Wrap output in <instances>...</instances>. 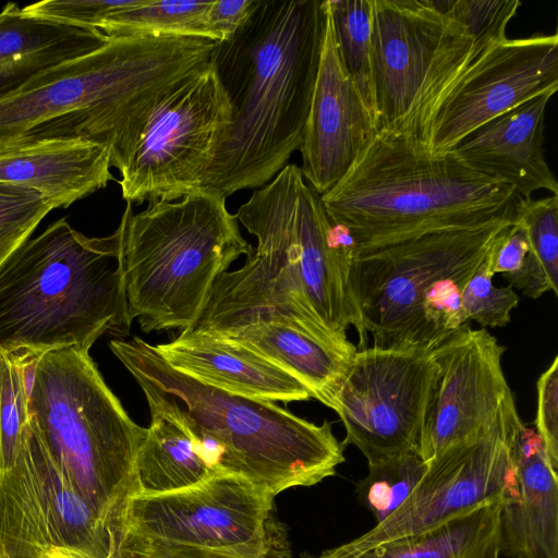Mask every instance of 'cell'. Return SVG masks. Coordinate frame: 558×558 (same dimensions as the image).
<instances>
[{"mask_svg":"<svg viewBox=\"0 0 558 558\" xmlns=\"http://www.w3.org/2000/svg\"><path fill=\"white\" fill-rule=\"evenodd\" d=\"M28 404L32 427L117 545L137 493L135 461L146 428L129 416L89 351L76 347L40 357Z\"/></svg>","mask_w":558,"mask_h":558,"instance_id":"ba28073f","label":"cell"},{"mask_svg":"<svg viewBox=\"0 0 558 558\" xmlns=\"http://www.w3.org/2000/svg\"><path fill=\"white\" fill-rule=\"evenodd\" d=\"M132 322L120 226L89 238L61 218L0 265V348L7 352L89 351L105 333L129 335Z\"/></svg>","mask_w":558,"mask_h":558,"instance_id":"8992f818","label":"cell"},{"mask_svg":"<svg viewBox=\"0 0 558 558\" xmlns=\"http://www.w3.org/2000/svg\"><path fill=\"white\" fill-rule=\"evenodd\" d=\"M429 350L438 372L418 440L426 462L482 433L514 401L501 366L506 348L485 328L466 323Z\"/></svg>","mask_w":558,"mask_h":558,"instance_id":"e0dca14e","label":"cell"},{"mask_svg":"<svg viewBox=\"0 0 558 558\" xmlns=\"http://www.w3.org/2000/svg\"><path fill=\"white\" fill-rule=\"evenodd\" d=\"M510 223L429 232L354 258L351 294L373 347L428 348L421 313L425 293L440 279L478 268L495 236Z\"/></svg>","mask_w":558,"mask_h":558,"instance_id":"30bf717a","label":"cell"},{"mask_svg":"<svg viewBox=\"0 0 558 558\" xmlns=\"http://www.w3.org/2000/svg\"><path fill=\"white\" fill-rule=\"evenodd\" d=\"M136 0H45L22 8L28 16L87 29H98L102 17Z\"/></svg>","mask_w":558,"mask_h":558,"instance_id":"d590c367","label":"cell"},{"mask_svg":"<svg viewBox=\"0 0 558 558\" xmlns=\"http://www.w3.org/2000/svg\"><path fill=\"white\" fill-rule=\"evenodd\" d=\"M231 121V105L209 61L180 84L149 118L120 173L124 201L140 205L201 192Z\"/></svg>","mask_w":558,"mask_h":558,"instance_id":"7c38bea8","label":"cell"},{"mask_svg":"<svg viewBox=\"0 0 558 558\" xmlns=\"http://www.w3.org/2000/svg\"><path fill=\"white\" fill-rule=\"evenodd\" d=\"M210 5L211 0H136L130 7L106 14L98 31L109 37H179L215 41L207 21Z\"/></svg>","mask_w":558,"mask_h":558,"instance_id":"83f0119b","label":"cell"},{"mask_svg":"<svg viewBox=\"0 0 558 558\" xmlns=\"http://www.w3.org/2000/svg\"><path fill=\"white\" fill-rule=\"evenodd\" d=\"M494 272L486 259L468 280L461 293V305L466 323L476 322L482 328L505 327L511 319L519 296L513 287H495Z\"/></svg>","mask_w":558,"mask_h":558,"instance_id":"d6a6232c","label":"cell"},{"mask_svg":"<svg viewBox=\"0 0 558 558\" xmlns=\"http://www.w3.org/2000/svg\"><path fill=\"white\" fill-rule=\"evenodd\" d=\"M257 0H211L207 21L216 43L231 39L246 23Z\"/></svg>","mask_w":558,"mask_h":558,"instance_id":"ab89813d","label":"cell"},{"mask_svg":"<svg viewBox=\"0 0 558 558\" xmlns=\"http://www.w3.org/2000/svg\"><path fill=\"white\" fill-rule=\"evenodd\" d=\"M434 7L460 24L484 54L507 39L506 29L517 14L519 0H432Z\"/></svg>","mask_w":558,"mask_h":558,"instance_id":"1f68e13d","label":"cell"},{"mask_svg":"<svg viewBox=\"0 0 558 558\" xmlns=\"http://www.w3.org/2000/svg\"><path fill=\"white\" fill-rule=\"evenodd\" d=\"M109 150L84 141H46L0 154V182L66 208L113 180Z\"/></svg>","mask_w":558,"mask_h":558,"instance_id":"7402d4cb","label":"cell"},{"mask_svg":"<svg viewBox=\"0 0 558 558\" xmlns=\"http://www.w3.org/2000/svg\"><path fill=\"white\" fill-rule=\"evenodd\" d=\"M234 215L257 246L243 267L214 281L197 318L179 336L220 337L256 320H278L350 360L357 351L347 337L353 326L359 350L367 348L349 281L354 244L335 232L300 167L287 163Z\"/></svg>","mask_w":558,"mask_h":558,"instance_id":"6da1fadb","label":"cell"},{"mask_svg":"<svg viewBox=\"0 0 558 558\" xmlns=\"http://www.w3.org/2000/svg\"><path fill=\"white\" fill-rule=\"evenodd\" d=\"M52 209L38 193L0 182V239L40 223Z\"/></svg>","mask_w":558,"mask_h":558,"instance_id":"8d00e7d4","label":"cell"},{"mask_svg":"<svg viewBox=\"0 0 558 558\" xmlns=\"http://www.w3.org/2000/svg\"><path fill=\"white\" fill-rule=\"evenodd\" d=\"M215 41L113 36L0 99V154L38 142L84 141L121 173L155 110L210 61Z\"/></svg>","mask_w":558,"mask_h":558,"instance_id":"7a4b0ae2","label":"cell"},{"mask_svg":"<svg viewBox=\"0 0 558 558\" xmlns=\"http://www.w3.org/2000/svg\"><path fill=\"white\" fill-rule=\"evenodd\" d=\"M319 65L299 150L306 182L323 195L349 171L378 132L377 121L347 72L328 1Z\"/></svg>","mask_w":558,"mask_h":558,"instance_id":"ac0fdd59","label":"cell"},{"mask_svg":"<svg viewBox=\"0 0 558 558\" xmlns=\"http://www.w3.org/2000/svg\"><path fill=\"white\" fill-rule=\"evenodd\" d=\"M558 89V35L506 39L472 63L439 101L421 143L450 151L492 119Z\"/></svg>","mask_w":558,"mask_h":558,"instance_id":"2e32d148","label":"cell"},{"mask_svg":"<svg viewBox=\"0 0 558 558\" xmlns=\"http://www.w3.org/2000/svg\"><path fill=\"white\" fill-rule=\"evenodd\" d=\"M499 498L428 531L381 543L356 558H499Z\"/></svg>","mask_w":558,"mask_h":558,"instance_id":"d4e9b609","label":"cell"},{"mask_svg":"<svg viewBox=\"0 0 558 558\" xmlns=\"http://www.w3.org/2000/svg\"><path fill=\"white\" fill-rule=\"evenodd\" d=\"M109 36L28 16L14 2L0 11V99L51 66L101 47Z\"/></svg>","mask_w":558,"mask_h":558,"instance_id":"603a6c76","label":"cell"},{"mask_svg":"<svg viewBox=\"0 0 558 558\" xmlns=\"http://www.w3.org/2000/svg\"><path fill=\"white\" fill-rule=\"evenodd\" d=\"M119 226L129 312L144 332L190 327L214 281L253 251L226 198L205 191L135 215L126 203Z\"/></svg>","mask_w":558,"mask_h":558,"instance_id":"52a82bcc","label":"cell"},{"mask_svg":"<svg viewBox=\"0 0 558 558\" xmlns=\"http://www.w3.org/2000/svg\"><path fill=\"white\" fill-rule=\"evenodd\" d=\"M0 537L13 558H35L50 547L117 558L107 523L76 490L32 427L0 482Z\"/></svg>","mask_w":558,"mask_h":558,"instance_id":"5bb4252c","label":"cell"},{"mask_svg":"<svg viewBox=\"0 0 558 558\" xmlns=\"http://www.w3.org/2000/svg\"><path fill=\"white\" fill-rule=\"evenodd\" d=\"M313 558V557H312Z\"/></svg>","mask_w":558,"mask_h":558,"instance_id":"f6af8a7d","label":"cell"},{"mask_svg":"<svg viewBox=\"0 0 558 558\" xmlns=\"http://www.w3.org/2000/svg\"><path fill=\"white\" fill-rule=\"evenodd\" d=\"M39 223L31 225L21 231L0 239V265L23 243H25Z\"/></svg>","mask_w":558,"mask_h":558,"instance_id":"60d3db41","label":"cell"},{"mask_svg":"<svg viewBox=\"0 0 558 558\" xmlns=\"http://www.w3.org/2000/svg\"><path fill=\"white\" fill-rule=\"evenodd\" d=\"M320 197L329 218L351 233L354 258L429 232L513 222L519 198L451 150L432 153L380 130Z\"/></svg>","mask_w":558,"mask_h":558,"instance_id":"5b68a950","label":"cell"},{"mask_svg":"<svg viewBox=\"0 0 558 558\" xmlns=\"http://www.w3.org/2000/svg\"><path fill=\"white\" fill-rule=\"evenodd\" d=\"M514 222L526 236L529 252L519 271L504 276L525 296L558 293V195L541 199L518 198Z\"/></svg>","mask_w":558,"mask_h":558,"instance_id":"4316f807","label":"cell"},{"mask_svg":"<svg viewBox=\"0 0 558 558\" xmlns=\"http://www.w3.org/2000/svg\"><path fill=\"white\" fill-rule=\"evenodd\" d=\"M117 558H292V556L286 534L264 555L245 557L234 553L168 543L123 532L117 544Z\"/></svg>","mask_w":558,"mask_h":558,"instance_id":"e575fe53","label":"cell"},{"mask_svg":"<svg viewBox=\"0 0 558 558\" xmlns=\"http://www.w3.org/2000/svg\"><path fill=\"white\" fill-rule=\"evenodd\" d=\"M482 56L466 31L432 0H373L372 78L378 130L421 143L436 106Z\"/></svg>","mask_w":558,"mask_h":558,"instance_id":"9c48e42d","label":"cell"},{"mask_svg":"<svg viewBox=\"0 0 558 558\" xmlns=\"http://www.w3.org/2000/svg\"><path fill=\"white\" fill-rule=\"evenodd\" d=\"M0 558H13L11 554L9 553L5 544L0 537Z\"/></svg>","mask_w":558,"mask_h":558,"instance_id":"7bdbcfd3","label":"cell"},{"mask_svg":"<svg viewBox=\"0 0 558 558\" xmlns=\"http://www.w3.org/2000/svg\"><path fill=\"white\" fill-rule=\"evenodd\" d=\"M155 348L173 368L233 395L284 403L312 398L294 376L226 338L179 336Z\"/></svg>","mask_w":558,"mask_h":558,"instance_id":"44dd1931","label":"cell"},{"mask_svg":"<svg viewBox=\"0 0 558 558\" xmlns=\"http://www.w3.org/2000/svg\"><path fill=\"white\" fill-rule=\"evenodd\" d=\"M437 372L429 348L357 350L337 399L343 445L355 446L368 465L418 449Z\"/></svg>","mask_w":558,"mask_h":558,"instance_id":"9a60e30c","label":"cell"},{"mask_svg":"<svg viewBox=\"0 0 558 558\" xmlns=\"http://www.w3.org/2000/svg\"><path fill=\"white\" fill-rule=\"evenodd\" d=\"M527 252L525 233L513 221L495 236L486 253V259L494 275L507 276L520 270Z\"/></svg>","mask_w":558,"mask_h":558,"instance_id":"f35d334b","label":"cell"},{"mask_svg":"<svg viewBox=\"0 0 558 558\" xmlns=\"http://www.w3.org/2000/svg\"><path fill=\"white\" fill-rule=\"evenodd\" d=\"M426 470L417 448L368 465V474L356 484L357 500L379 524L402 505Z\"/></svg>","mask_w":558,"mask_h":558,"instance_id":"f546056e","label":"cell"},{"mask_svg":"<svg viewBox=\"0 0 558 558\" xmlns=\"http://www.w3.org/2000/svg\"><path fill=\"white\" fill-rule=\"evenodd\" d=\"M553 94L537 96L478 126L451 151L475 171L512 186L527 199L538 190L558 195L544 155V119Z\"/></svg>","mask_w":558,"mask_h":558,"instance_id":"d6986e66","label":"cell"},{"mask_svg":"<svg viewBox=\"0 0 558 558\" xmlns=\"http://www.w3.org/2000/svg\"><path fill=\"white\" fill-rule=\"evenodd\" d=\"M517 558H519V557H517Z\"/></svg>","mask_w":558,"mask_h":558,"instance_id":"ee69618b","label":"cell"},{"mask_svg":"<svg viewBox=\"0 0 558 558\" xmlns=\"http://www.w3.org/2000/svg\"><path fill=\"white\" fill-rule=\"evenodd\" d=\"M274 499L244 477L219 473L181 490L134 495L121 534L258 557L284 534L271 517Z\"/></svg>","mask_w":558,"mask_h":558,"instance_id":"4fadbf2b","label":"cell"},{"mask_svg":"<svg viewBox=\"0 0 558 558\" xmlns=\"http://www.w3.org/2000/svg\"><path fill=\"white\" fill-rule=\"evenodd\" d=\"M518 496L505 501L499 521L500 554L558 558V476L534 427L521 423L512 440Z\"/></svg>","mask_w":558,"mask_h":558,"instance_id":"ffe728a7","label":"cell"},{"mask_svg":"<svg viewBox=\"0 0 558 558\" xmlns=\"http://www.w3.org/2000/svg\"><path fill=\"white\" fill-rule=\"evenodd\" d=\"M35 558H94L86 553L68 547H50L43 550Z\"/></svg>","mask_w":558,"mask_h":558,"instance_id":"b9f144b4","label":"cell"},{"mask_svg":"<svg viewBox=\"0 0 558 558\" xmlns=\"http://www.w3.org/2000/svg\"><path fill=\"white\" fill-rule=\"evenodd\" d=\"M476 269L464 270L440 279L425 293L421 303V313L428 348L466 324L461 305V293Z\"/></svg>","mask_w":558,"mask_h":558,"instance_id":"836d02e7","label":"cell"},{"mask_svg":"<svg viewBox=\"0 0 558 558\" xmlns=\"http://www.w3.org/2000/svg\"><path fill=\"white\" fill-rule=\"evenodd\" d=\"M520 423L513 401L482 433L427 461L420 483L389 518L314 558H356L381 543L437 527L484 502L517 499L512 440Z\"/></svg>","mask_w":558,"mask_h":558,"instance_id":"8fae6325","label":"cell"},{"mask_svg":"<svg viewBox=\"0 0 558 558\" xmlns=\"http://www.w3.org/2000/svg\"><path fill=\"white\" fill-rule=\"evenodd\" d=\"M109 348L140 385L150 415L178 424L215 473L233 474L276 497L333 476L344 445L331 424L308 422L275 402L233 395L173 368L143 339Z\"/></svg>","mask_w":558,"mask_h":558,"instance_id":"277c9868","label":"cell"},{"mask_svg":"<svg viewBox=\"0 0 558 558\" xmlns=\"http://www.w3.org/2000/svg\"><path fill=\"white\" fill-rule=\"evenodd\" d=\"M535 430L551 466L558 470V356L539 376L537 384Z\"/></svg>","mask_w":558,"mask_h":558,"instance_id":"74e56055","label":"cell"},{"mask_svg":"<svg viewBox=\"0 0 558 558\" xmlns=\"http://www.w3.org/2000/svg\"><path fill=\"white\" fill-rule=\"evenodd\" d=\"M219 338L259 354L300 380L326 407L337 410L350 359L304 331L278 320H256Z\"/></svg>","mask_w":558,"mask_h":558,"instance_id":"cb8c5ba5","label":"cell"},{"mask_svg":"<svg viewBox=\"0 0 558 558\" xmlns=\"http://www.w3.org/2000/svg\"><path fill=\"white\" fill-rule=\"evenodd\" d=\"M327 1L341 61L375 117L372 78L373 0Z\"/></svg>","mask_w":558,"mask_h":558,"instance_id":"f1b7e54d","label":"cell"},{"mask_svg":"<svg viewBox=\"0 0 558 558\" xmlns=\"http://www.w3.org/2000/svg\"><path fill=\"white\" fill-rule=\"evenodd\" d=\"M324 1L257 0L210 56L232 109L202 191L225 198L268 183L300 148L316 82Z\"/></svg>","mask_w":558,"mask_h":558,"instance_id":"3957f363","label":"cell"},{"mask_svg":"<svg viewBox=\"0 0 558 558\" xmlns=\"http://www.w3.org/2000/svg\"><path fill=\"white\" fill-rule=\"evenodd\" d=\"M29 393L19 361L0 348V482L31 427Z\"/></svg>","mask_w":558,"mask_h":558,"instance_id":"4dcf8cb0","label":"cell"},{"mask_svg":"<svg viewBox=\"0 0 558 558\" xmlns=\"http://www.w3.org/2000/svg\"><path fill=\"white\" fill-rule=\"evenodd\" d=\"M151 422L135 461L136 495H158L194 486L217 474L197 454L190 436L173 421Z\"/></svg>","mask_w":558,"mask_h":558,"instance_id":"484cf974","label":"cell"}]
</instances>
